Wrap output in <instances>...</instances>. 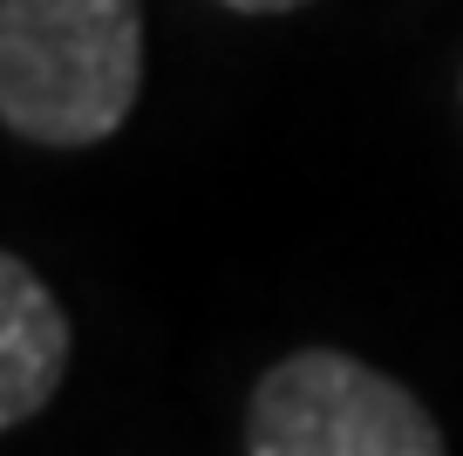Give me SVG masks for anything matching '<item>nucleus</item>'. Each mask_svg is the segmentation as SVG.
Masks as SVG:
<instances>
[{
  "mask_svg": "<svg viewBox=\"0 0 463 456\" xmlns=\"http://www.w3.org/2000/svg\"><path fill=\"white\" fill-rule=\"evenodd\" d=\"M144 96V0H0V123L42 150H89Z\"/></svg>",
  "mask_w": 463,
  "mask_h": 456,
  "instance_id": "1",
  "label": "nucleus"
},
{
  "mask_svg": "<svg viewBox=\"0 0 463 456\" xmlns=\"http://www.w3.org/2000/svg\"><path fill=\"white\" fill-rule=\"evenodd\" d=\"M246 456H449L436 415L347 347H293L246 395Z\"/></svg>",
  "mask_w": 463,
  "mask_h": 456,
  "instance_id": "2",
  "label": "nucleus"
},
{
  "mask_svg": "<svg viewBox=\"0 0 463 456\" xmlns=\"http://www.w3.org/2000/svg\"><path fill=\"white\" fill-rule=\"evenodd\" d=\"M75 361L61 299L21 252H0V429H28L55 402Z\"/></svg>",
  "mask_w": 463,
  "mask_h": 456,
  "instance_id": "3",
  "label": "nucleus"
},
{
  "mask_svg": "<svg viewBox=\"0 0 463 456\" xmlns=\"http://www.w3.org/2000/svg\"><path fill=\"white\" fill-rule=\"evenodd\" d=\"M232 14H293V7H314V0H218Z\"/></svg>",
  "mask_w": 463,
  "mask_h": 456,
  "instance_id": "4",
  "label": "nucleus"
}]
</instances>
